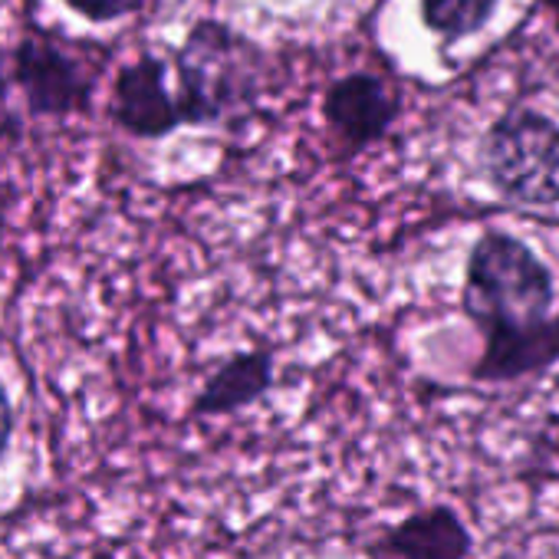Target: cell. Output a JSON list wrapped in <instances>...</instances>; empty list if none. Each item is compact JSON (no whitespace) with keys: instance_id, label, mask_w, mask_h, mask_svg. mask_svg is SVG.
Returning a JSON list of instances; mask_svg holds the SVG:
<instances>
[{"instance_id":"obj_12","label":"cell","mask_w":559,"mask_h":559,"mask_svg":"<svg viewBox=\"0 0 559 559\" xmlns=\"http://www.w3.org/2000/svg\"><path fill=\"white\" fill-rule=\"evenodd\" d=\"M11 126V119H8V80H4V73H0V132H4Z\"/></svg>"},{"instance_id":"obj_8","label":"cell","mask_w":559,"mask_h":559,"mask_svg":"<svg viewBox=\"0 0 559 559\" xmlns=\"http://www.w3.org/2000/svg\"><path fill=\"white\" fill-rule=\"evenodd\" d=\"M273 385H276V359L270 349L234 353L204 379V385L198 389V395L191 402V415L194 418L237 415V412L257 405L260 399H266V392Z\"/></svg>"},{"instance_id":"obj_7","label":"cell","mask_w":559,"mask_h":559,"mask_svg":"<svg viewBox=\"0 0 559 559\" xmlns=\"http://www.w3.org/2000/svg\"><path fill=\"white\" fill-rule=\"evenodd\" d=\"M112 119L139 139H165L185 126L178 93L165 86V63L152 53L122 67L112 90Z\"/></svg>"},{"instance_id":"obj_10","label":"cell","mask_w":559,"mask_h":559,"mask_svg":"<svg viewBox=\"0 0 559 559\" xmlns=\"http://www.w3.org/2000/svg\"><path fill=\"white\" fill-rule=\"evenodd\" d=\"M67 4L93 24H109V21L135 14L145 0H67Z\"/></svg>"},{"instance_id":"obj_11","label":"cell","mask_w":559,"mask_h":559,"mask_svg":"<svg viewBox=\"0 0 559 559\" xmlns=\"http://www.w3.org/2000/svg\"><path fill=\"white\" fill-rule=\"evenodd\" d=\"M11 438H14V405H11V395H8L4 382H0V457L8 454Z\"/></svg>"},{"instance_id":"obj_5","label":"cell","mask_w":559,"mask_h":559,"mask_svg":"<svg viewBox=\"0 0 559 559\" xmlns=\"http://www.w3.org/2000/svg\"><path fill=\"white\" fill-rule=\"evenodd\" d=\"M402 112V96L376 73H349L323 93V119L343 152L353 158L382 142Z\"/></svg>"},{"instance_id":"obj_3","label":"cell","mask_w":559,"mask_h":559,"mask_svg":"<svg viewBox=\"0 0 559 559\" xmlns=\"http://www.w3.org/2000/svg\"><path fill=\"white\" fill-rule=\"evenodd\" d=\"M477 168L510 204L559 207V122L530 106L500 112L480 135Z\"/></svg>"},{"instance_id":"obj_13","label":"cell","mask_w":559,"mask_h":559,"mask_svg":"<svg viewBox=\"0 0 559 559\" xmlns=\"http://www.w3.org/2000/svg\"><path fill=\"white\" fill-rule=\"evenodd\" d=\"M549 353H552V362H559V310L549 323Z\"/></svg>"},{"instance_id":"obj_1","label":"cell","mask_w":559,"mask_h":559,"mask_svg":"<svg viewBox=\"0 0 559 559\" xmlns=\"http://www.w3.org/2000/svg\"><path fill=\"white\" fill-rule=\"evenodd\" d=\"M556 280L549 263L507 230H484L464 266V317L484 340L474 382L507 385L552 369L549 323Z\"/></svg>"},{"instance_id":"obj_6","label":"cell","mask_w":559,"mask_h":559,"mask_svg":"<svg viewBox=\"0 0 559 559\" xmlns=\"http://www.w3.org/2000/svg\"><path fill=\"white\" fill-rule=\"evenodd\" d=\"M366 552L372 559H471L474 533L448 503H428L385 526Z\"/></svg>"},{"instance_id":"obj_9","label":"cell","mask_w":559,"mask_h":559,"mask_svg":"<svg viewBox=\"0 0 559 559\" xmlns=\"http://www.w3.org/2000/svg\"><path fill=\"white\" fill-rule=\"evenodd\" d=\"M500 0H421V24L444 44L477 37L497 14Z\"/></svg>"},{"instance_id":"obj_4","label":"cell","mask_w":559,"mask_h":559,"mask_svg":"<svg viewBox=\"0 0 559 559\" xmlns=\"http://www.w3.org/2000/svg\"><path fill=\"white\" fill-rule=\"evenodd\" d=\"M14 76L37 116H70L90 106L99 63L50 34H31L14 53Z\"/></svg>"},{"instance_id":"obj_2","label":"cell","mask_w":559,"mask_h":559,"mask_svg":"<svg viewBox=\"0 0 559 559\" xmlns=\"http://www.w3.org/2000/svg\"><path fill=\"white\" fill-rule=\"evenodd\" d=\"M175 73L185 126H214L253 106L263 53L221 21H198L175 57Z\"/></svg>"}]
</instances>
